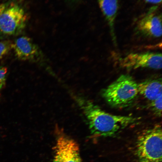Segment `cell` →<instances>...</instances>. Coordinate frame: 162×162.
I'll use <instances>...</instances> for the list:
<instances>
[{
  "instance_id": "12",
  "label": "cell",
  "mask_w": 162,
  "mask_h": 162,
  "mask_svg": "<svg viewBox=\"0 0 162 162\" xmlns=\"http://www.w3.org/2000/svg\"><path fill=\"white\" fill-rule=\"evenodd\" d=\"M162 95L156 99L151 101L150 106L153 111L157 116L160 117L162 112Z\"/></svg>"
},
{
  "instance_id": "7",
  "label": "cell",
  "mask_w": 162,
  "mask_h": 162,
  "mask_svg": "<svg viewBox=\"0 0 162 162\" xmlns=\"http://www.w3.org/2000/svg\"><path fill=\"white\" fill-rule=\"evenodd\" d=\"M13 49L16 57L20 60L39 63L44 59L39 47L30 38L26 36L16 39L13 42Z\"/></svg>"
},
{
  "instance_id": "10",
  "label": "cell",
  "mask_w": 162,
  "mask_h": 162,
  "mask_svg": "<svg viewBox=\"0 0 162 162\" xmlns=\"http://www.w3.org/2000/svg\"><path fill=\"white\" fill-rule=\"evenodd\" d=\"M138 93L151 101L162 95L161 79H148L138 84Z\"/></svg>"
},
{
  "instance_id": "11",
  "label": "cell",
  "mask_w": 162,
  "mask_h": 162,
  "mask_svg": "<svg viewBox=\"0 0 162 162\" xmlns=\"http://www.w3.org/2000/svg\"><path fill=\"white\" fill-rule=\"evenodd\" d=\"M13 42L9 40L0 41V59H2L13 49Z\"/></svg>"
},
{
  "instance_id": "2",
  "label": "cell",
  "mask_w": 162,
  "mask_h": 162,
  "mask_svg": "<svg viewBox=\"0 0 162 162\" xmlns=\"http://www.w3.org/2000/svg\"><path fill=\"white\" fill-rule=\"evenodd\" d=\"M138 94V83L128 74H122L104 89L103 97L110 106L123 108L130 105Z\"/></svg>"
},
{
  "instance_id": "6",
  "label": "cell",
  "mask_w": 162,
  "mask_h": 162,
  "mask_svg": "<svg viewBox=\"0 0 162 162\" xmlns=\"http://www.w3.org/2000/svg\"><path fill=\"white\" fill-rule=\"evenodd\" d=\"M161 53L147 52L130 53L120 60V65L128 69L146 68L159 69L162 68Z\"/></svg>"
},
{
  "instance_id": "9",
  "label": "cell",
  "mask_w": 162,
  "mask_h": 162,
  "mask_svg": "<svg viewBox=\"0 0 162 162\" xmlns=\"http://www.w3.org/2000/svg\"><path fill=\"white\" fill-rule=\"evenodd\" d=\"M98 2L109 25L112 40L116 44L114 23L118 9V0H98Z\"/></svg>"
},
{
  "instance_id": "13",
  "label": "cell",
  "mask_w": 162,
  "mask_h": 162,
  "mask_svg": "<svg viewBox=\"0 0 162 162\" xmlns=\"http://www.w3.org/2000/svg\"><path fill=\"white\" fill-rule=\"evenodd\" d=\"M8 70L6 67L0 66V90L5 86Z\"/></svg>"
},
{
  "instance_id": "4",
  "label": "cell",
  "mask_w": 162,
  "mask_h": 162,
  "mask_svg": "<svg viewBox=\"0 0 162 162\" xmlns=\"http://www.w3.org/2000/svg\"><path fill=\"white\" fill-rule=\"evenodd\" d=\"M28 16L18 4L10 2L0 4V35L15 36L24 29Z\"/></svg>"
},
{
  "instance_id": "8",
  "label": "cell",
  "mask_w": 162,
  "mask_h": 162,
  "mask_svg": "<svg viewBox=\"0 0 162 162\" xmlns=\"http://www.w3.org/2000/svg\"><path fill=\"white\" fill-rule=\"evenodd\" d=\"M158 9L157 6L152 7L138 23L136 29L142 35L154 38L161 36V16L157 13Z\"/></svg>"
},
{
  "instance_id": "5",
  "label": "cell",
  "mask_w": 162,
  "mask_h": 162,
  "mask_svg": "<svg viewBox=\"0 0 162 162\" xmlns=\"http://www.w3.org/2000/svg\"><path fill=\"white\" fill-rule=\"evenodd\" d=\"M52 162H83L77 143L57 126Z\"/></svg>"
},
{
  "instance_id": "1",
  "label": "cell",
  "mask_w": 162,
  "mask_h": 162,
  "mask_svg": "<svg viewBox=\"0 0 162 162\" xmlns=\"http://www.w3.org/2000/svg\"><path fill=\"white\" fill-rule=\"evenodd\" d=\"M86 118L91 134L103 137L112 136L134 123L133 117L111 114L85 97L72 94Z\"/></svg>"
},
{
  "instance_id": "3",
  "label": "cell",
  "mask_w": 162,
  "mask_h": 162,
  "mask_svg": "<svg viewBox=\"0 0 162 162\" xmlns=\"http://www.w3.org/2000/svg\"><path fill=\"white\" fill-rule=\"evenodd\" d=\"M162 132L156 125L143 131L137 138L136 154L139 162H162Z\"/></svg>"
},
{
  "instance_id": "14",
  "label": "cell",
  "mask_w": 162,
  "mask_h": 162,
  "mask_svg": "<svg viewBox=\"0 0 162 162\" xmlns=\"http://www.w3.org/2000/svg\"><path fill=\"white\" fill-rule=\"evenodd\" d=\"M148 3L152 4H159L161 3L162 0H144Z\"/></svg>"
}]
</instances>
